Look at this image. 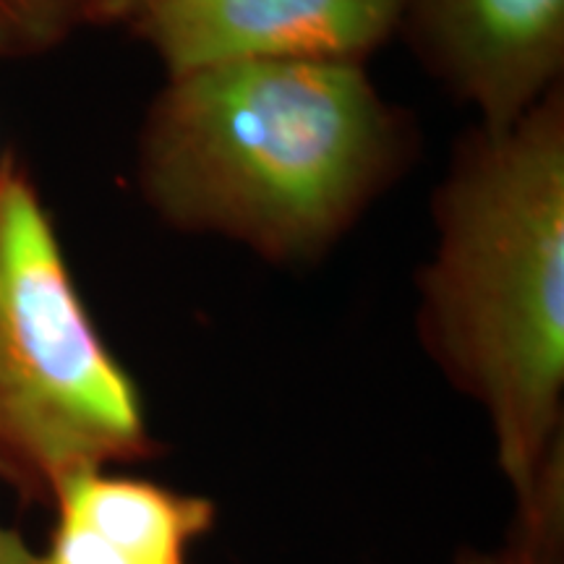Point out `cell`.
Listing matches in <instances>:
<instances>
[{"label": "cell", "mask_w": 564, "mask_h": 564, "mask_svg": "<svg viewBox=\"0 0 564 564\" xmlns=\"http://www.w3.org/2000/svg\"><path fill=\"white\" fill-rule=\"evenodd\" d=\"M0 564H42V560L17 531L0 525Z\"/></svg>", "instance_id": "obj_10"}, {"label": "cell", "mask_w": 564, "mask_h": 564, "mask_svg": "<svg viewBox=\"0 0 564 564\" xmlns=\"http://www.w3.org/2000/svg\"><path fill=\"white\" fill-rule=\"evenodd\" d=\"M102 0H0V58H34L84 26L100 24Z\"/></svg>", "instance_id": "obj_8"}, {"label": "cell", "mask_w": 564, "mask_h": 564, "mask_svg": "<svg viewBox=\"0 0 564 564\" xmlns=\"http://www.w3.org/2000/svg\"><path fill=\"white\" fill-rule=\"evenodd\" d=\"M408 0H160L131 21L167 76L251 61L361 63Z\"/></svg>", "instance_id": "obj_4"}, {"label": "cell", "mask_w": 564, "mask_h": 564, "mask_svg": "<svg viewBox=\"0 0 564 564\" xmlns=\"http://www.w3.org/2000/svg\"><path fill=\"white\" fill-rule=\"evenodd\" d=\"M139 384L102 340L30 171L0 154V478L53 505L82 470L154 460Z\"/></svg>", "instance_id": "obj_3"}, {"label": "cell", "mask_w": 564, "mask_h": 564, "mask_svg": "<svg viewBox=\"0 0 564 564\" xmlns=\"http://www.w3.org/2000/svg\"><path fill=\"white\" fill-rule=\"evenodd\" d=\"M455 564H564V447L514 494L512 520L491 552L465 546Z\"/></svg>", "instance_id": "obj_7"}, {"label": "cell", "mask_w": 564, "mask_h": 564, "mask_svg": "<svg viewBox=\"0 0 564 564\" xmlns=\"http://www.w3.org/2000/svg\"><path fill=\"white\" fill-rule=\"evenodd\" d=\"M154 3H160V0H102L100 24H116V21L131 24Z\"/></svg>", "instance_id": "obj_9"}, {"label": "cell", "mask_w": 564, "mask_h": 564, "mask_svg": "<svg viewBox=\"0 0 564 564\" xmlns=\"http://www.w3.org/2000/svg\"><path fill=\"white\" fill-rule=\"evenodd\" d=\"M411 147V123L361 63H223L167 76L137 183L173 228L303 264L400 178Z\"/></svg>", "instance_id": "obj_1"}, {"label": "cell", "mask_w": 564, "mask_h": 564, "mask_svg": "<svg viewBox=\"0 0 564 564\" xmlns=\"http://www.w3.org/2000/svg\"><path fill=\"white\" fill-rule=\"evenodd\" d=\"M51 507L42 564H192V546L217 523L209 497L108 468L66 478Z\"/></svg>", "instance_id": "obj_6"}, {"label": "cell", "mask_w": 564, "mask_h": 564, "mask_svg": "<svg viewBox=\"0 0 564 564\" xmlns=\"http://www.w3.org/2000/svg\"><path fill=\"white\" fill-rule=\"evenodd\" d=\"M419 335L489 421L512 494L564 447V87L476 126L434 196Z\"/></svg>", "instance_id": "obj_2"}, {"label": "cell", "mask_w": 564, "mask_h": 564, "mask_svg": "<svg viewBox=\"0 0 564 564\" xmlns=\"http://www.w3.org/2000/svg\"><path fill=\"white\" fill-rule=\"evenodd\" d=\"M400 32L478 126L525 116L564 74V0H408Z\"/></svg>", "instance_id": "obj_5"}]
</instances>
